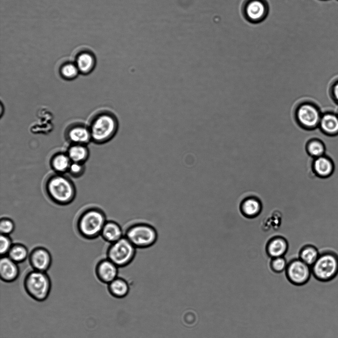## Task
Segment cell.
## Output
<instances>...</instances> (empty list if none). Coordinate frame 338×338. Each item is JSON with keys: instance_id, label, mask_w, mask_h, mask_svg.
<instances>
[{"instance_id": "cell-17", "label": "cell", "mask_w": 338, "mask_h": 338, "mask_svg": "<svg viewBox=\"0 0 338 338\" xmlns=\"http://www.w3.org/2000/svg\"><path fill=\"white\" fill-rule=\"evenodd\" d=\"M288 243L284 238H273L267 245V252L272 258L283 257L288 249Z\"/></svg>"}, {"instance_id": "cell-7", "label": "cell", "mask_w": 338, "mask_h": 338, "mask_svg": "<svg viewBox=\"0 0 338 338\" xmlns=\"http://www.w3.org/2000/svg\"><path fill=\"white\" fill-rule=\"evenodd\" d=\"M104 214L97 210L89 211L81 217L79 223L80 230L87 236H93L101 233L106 223Z\"/></svg>"}, {"instance_id": "cell-25", "label": "cell", "mask_w": 338, "mask_h": 338, "mask_svg": "<svg viewBox=\"0 0 338 338\" xmlns=\"http://www.w3.org/2000/svg\"><path fill=\"white\" fill-rule=\"evenodd\" d=\"M27 249L21 245L12 246L9 251V257L16 263L21 262L27 256Z\"/></svg>"}, {"instance_id": "cell-32", "label": "cell", "mask_w": 338, "mask_h": 338, "mask_svg": "<svg viewBox=\"0 0 338 338\" xmlns=\"http://www.w3.org/2000/svg\"><path fill=\"white\" fill-rule=\"evenodd\" d=\"M334 94L335 98L338 101V82L334 86Z\"/></svg>"}, {"instance_id": "cell-21", "label": "cell", "mask_w": 338, "mask_h": 338, "mask_svg": "<svg viewBox=\"0 0 338 338\" xmlns=\"http://www.w3.org/2000/svg\"><path fill=\"white\" fill-rule=\"evenodd\" d=\"M88 156L87 148L82 144H75L69 150L68 157L73 162L82 163Z\"/></svg>"}, {"instance_id": "cell-30", "label": "cell", "mask_w": 338, "mask_h": 338, "mask_svg": "<svg viewBox=\"0 0 338 338\" xmlns=\"http://www.w3.org/2000/svg\"><path fill=\"white\" fill-rule=\"evenodd\" d=\"M11 241L6 235L1 234L0 237V252L4 254L11 249Z\"/></svg>"}, {"instance_id": "cell-29", "label": "cell", "mask_w": 338, "mask_h": 338, "mask_svg": "<svg viewBox=\"0 0 338 338\" xmlns=\"http://www.w3.org/2000/svg\"><path fill=\"white\" fill-rule=\"evenodd\" d=\"M14 229L13 222L8 219H3L0 224L1 234L7 235L10 233Z\"/></svg>"}, {"instance_id": "cell-10", "label": "cell", "mask_w": 338, "mask_h": 338, "mask_svg": "<svg viewBox=\"0 0 338 338\" xmlns=\"http://www.w3.org/2000/svg\"><path fill=\"white\" fill-rule=\"evenodd\" d=\"M118 268L108 258L102 260L97 267V276L101 282L108 284L118 277Z\"/></svg>"}, {"instance_id": "cell-16", "label": "cell", "mask_w": 338, "mask_h": 338, "mask_svg": "<svg viewBox=\"0 0 338 338\" xmlns=\"http://www.w3.org/2000/svg\"><path fill=\"white\" fill-rule=\"evenodd\" d=\"M108 290L110 294L117 298H123L129 292V285L124 279L116 278L108 284Z\"/></svg>"}, {"instance_id": "cell-24", "label": "cell", "mask_w": 338, "mask_h": 338, "mask_svg": "<svg viewBox=\"0 0 338 338\" xmlns=\"http://www.w3.org/2000/svg\"><path fill=\"white\" fill-rule=\"evenodd\" d=\"M70 160L69 157L64 154L56 155L52 160V167L57 171L64 172L69 170Z\"/></svg>"}, {"instance_id": "cell-27", "label": "cell", "mask_w": 338, "mask_h": 338, "mask_svg": "<svg viewBox=\"0 0 338 338\" xmlns=\"http://www.w3.org/2000/svg\"><path fill=\"white\" fill-rule=\"evenodd\" d=\"M307 149L310 155L316 158L321 156L324 151L323 144L316 140L312 141L309 143Z\"/></svg>"}, {"instance_id": "cell-3", "label": "cell", "mask_w": 338, "mask_h": 338, "mask_svg": "<svg viewBox=\"0 0 338 338\" xmlns=\"http://www.w3.org/2000/svg\"><path fill=\"white\" fill-rule=\"evenodd\" d=\"M311 268L315 280L321 282H330L338 275V256L332 251L323 252Z\"/></svg>"}, {"instance_id": "cell-33", "label": "cell", "mask_w": 338, "mask_h": 338, "mask_svg": "<svg viewBox=\"0 0 338 338\" xmlns=\"http://www.w3.org/2000/svg\"></svg>"}, {"instance_id": "cell-20", "label": "cell", "mask_w": 338, "mask_h": 338, "mask_svg": "<svg viewBox=\"0 0 338 338\" xmlns=\"http://www.w3.org/2000/svg\"><path fill=\"white\" fill-rule=\"evenodd\" d=\"M241 211L247 217H253L257 215L261 209L260 202L256 198L245 199L241 205Z\"/></svg>"}, {"instance_id": "cell-22", "label": "cell", "mask_w": 338, "mask_h": 338, "mask_svg": "<svg viewBox=\"0 0 338 338\" xmlns=\"http://www.w3.org/2000/svg\"><path fill=\"white\" fill-rule=\"evenodd\" d=\"M320 124L323 130L329 133L338 131V117L332 114L324 115L320 119Z\"/></svg>"}, {"instance_id": "cell-9", "label": "cell", "mask_w": 338, "mask_h": 338, "mask_svg": "<svg viewBox=\"0 0 338 338\" xmlns=\"http://www.w3.org/2000/svg\"><path fill=\"white\" fill-rule=\"evenodd\" d=\"M296 118L302 126L307 128L315 127L320 120V114L317 109L309 104L301 105L297 108Z\"/></svg>"}, {"instance_id": "cell-31", "label": "cell", "mask_w": 338, "mask_h": 338, "mask_svg": "<svg viewBox=\"0 0 338 338\" xmlns=\"http://www.w3.org/2000/svg\"><path fill=\"white\" fill-rule=\"evenodd\" d=\"M84 167L82 163L73 162L71 163L69 168L70 172L75 175H78L83 173Z\"/></svg>"}, {"instance_id": "cell-18", "label": "cell", "mask_w": 338, "mask_h": 338, "mask_svg": "<svg viewBox=\"0 0 338 338\" xmlns=\"http://www.w3.org/2000/svg\"><path fill=\"white\" fill-rule=\"evenodd\" d=\"M68 138L76 144L83 145L92 138L90 130L82 126L71 128L68 132Z\"/></svg>"}, {"instance_id": "cell-19", "label": "cell", "mask_w": 338, "mask_h": 338, "mask_svg": "<svg viewBox=\"0 0 338 338\" xmlns=\"http://www.w3.org/2000/svg\"><path fill=\"white\" fill-rule=\"evenodd\" d=\"M320 254L318 249L315 246L307 245L301 249L299 259L311 267L317 260Z\"/></svg>"}, {"instance_id": "cell-5", "label": "cell", "mask_w": 338, "mask_h": 338, "mask_svg": "<svg viewBox=\"0 0 338 338\" xmlns=\"http://www.w3.org/2000/svg\"><path fill=\"white\" fill-rule=\"evenodd\" d=\"M137 248L125 237L111 243L107 251V258L117 266L125 267L134 259Z\"/></svg>"}, {"instance_id": "cell-1", "label": "cell", "mask_w": 338, "mask_h": 338, "mask_svg": "<svg viewBox=\"0 0 338 338\" xmlns=\"http://www.w3.org/2000/svg\"><path fill=\"white\" fill-rule=\"evenodd\" d=\"M119 121L112 111L104 110L97 114L92 123L90 132L92 138L97 143H106L118 132Z\"/></svg>"}, {"instance_id": "cell-4", "label": "cell", "mask_w": 338, "mask_h": 338, "mask_svg": "<svg viewBox=\"0 0 338 338\" xmlns=\"http://www.w3.org/2000/svg\"><path fill=\"white\" fill-rule=\"evenodd\" d=\"M24 286L31 298L38 301H43L49 294L51 282L45 272L34 270L26 276Z\"/></svg>"}, {"instance_id": "cell-15", "label": "cell", "mask_w": 338, "mask_h": 338, "mask_svg": "<svg viewBox=\"0 0 338 338\" xmlns=\"http://www.w3.org/2000/svg\"><path fill=\"white\" fill-rule=\"evenodd\" d=\"M313 169L317 176L326 178L333 174L334 168L333 163L329 159L320 156L315 160Z\"/></svg>"}, {"instance_id": "cell-23", "label": "cell", "mask_w": 338, "mask_h": 338, "mask_svg": "<svg viewBox=\"0 0 338 338\" xmlns=\"http://www.w3.org/2000/svg\"><path fill=\"white\" fill-rule=\"evenodd\" d=\"M94 59L90 54L84 53L81 55L77 60V66L79 71L84 73L91 71L94 65Z\"/></svg>"}, {"instance_id": "cell-12", "label": "cell", "mask_w": 338, "mask_h": 338, "mask_svg": "<svg viewBox=\"0 0 338 338\" xmlns=\"http://www.w3.org/2000/svg\"><path fill=\"white\" fill-rule=\"evenodd\" d=\"M19 275L16 263L9 257H3L0 261V277L1 280L7 282L15 281Z\"/></svg>"}, {"instance_id": "cell-11", "label": "cell", "mask_w": 338, "mask_h": 338, "mask_svg": "<svg viewBox=\"0 0 338 338\" xmlns=\"http://www.w3.org/2000/svg\"><path fill=\"white\" fill-rule=\"evenodd\" d=\"M245 12L248 19L258 22L265 17L267 7L265 2L262 0H250L245 5Z\"/></svg>"}, {"instance_id": "cell-6", "label": "cell", "mask_w": 338, "mask_h": 338, "mask_svg": "<svg viewBox=\"0 0 338 338\" xmlns=\"http://www.w3.org/2000/svg\"><path fill=\"white\" fill-rule=\"evenodd\" d=\"M286 276L289 282L296 286L307 283L312 275L311 268L300 259H295L288 264Z\"/></svg>"}, {"instance_id": "cell-26", "label": "cell", "mask_w": 338, "mask_h": 338, "mask_svg": "<svg viewBox=\"0 0 338 338\" xmlns=\"http://www.w3.org/2000/svg\"><path fill=\"white\" fill-rule=\"evenodd\" d=\"M288 264L284 258L280 257L272 258L270 263V268L274 272L279 274L286 271Z\"/></svg>"}, {"instance_id": "cell-8", "label": "cell", "mask_w": 338, "mask_h": 338, "mask_svg": "<svg viewBox=\"0 0 338 338\" xmlns=\"http://www.w3.org/2000/svg\"><path fill=\"white\" fill-rule=\"evenodd\" d=\"M48 191L52 198L60 203L69 201L74 194L73 187L65 177L56 176L48 183Z\"/></svg>"}, {"instance_id": "cell-2", "label": "cell", "mask_w": 338, "mask_h": 338, "mask_svg": "<svg viewBox=\"0 0 338 338\" xmlns=\"http://www.w3.org/2000/svg\"><path fill=\"white\" fill-rule=\"evenodd\" d=\"M124 236L137 249H145L155 243L158 233L152 225L146 223L139 222L128 226L124 232Z\"/></svg>"}, {"instance_id": "cell-28", "label": "cell", "mask_w": 338, "mask_h": 338, "mask_svg": "<svg viewBox=\"0 0 338 338\" xmlns=\"http://www.w3.org/2000/svg\"><path fill=\"white\" fill-rule=\"evenodd\" d=\"M79 69L77 66L69 63L64 65L61 70L62 75L67 79H72L78 75Z\"/></svg>"}, {"instance_id": "cell-13", "label": "cell", "mask_w": 338, "mask_h": 338, "mask_svg": "<svg viewBox=\"0 0 338 338\" xmlns=\"http://www.w3.org/2000/svg\"><path fill=\"white\" fill-rule=\"evenodd\" d=\"M101 234L102 237L111 244L119 240L124 236V232L120 225L112 221L106 222Z\"/></svg>"}, {"instance_id": "cell-14", "label": "cell", "mask_w": 338, "mask_h": 338, "mask_svg": "<svg viewBox=\"0 0 338 338\" xmlns=\"http://www.w3.org/2000/svg\"><path fill=\"white\" fill-rule=\"evenodd\" d=\"M30 262L35 270L45 272L50 266L51 258L46 250L38 249L31 255Z\"/></svg>"}]
</instances>
